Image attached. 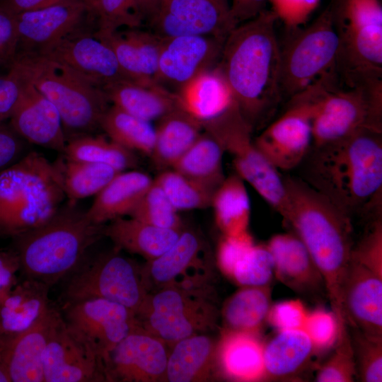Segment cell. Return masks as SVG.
<instances>
[{"instance_id":"cell-1","label":"cell","mask_w":382,"mask_h":382,"mask_svg":"<svg viewBox=\"0 0 382 382\" xmlns=\"http://www.w3.org/2000/svg\"><path fill=\"white\" fill-rule=\"evenodd\" d=\"M277 17L265 9L235 27L225 39L219 63L238 108L253 127L266 120L283 98Z\"/></svg>"},{"instance_id":"cell-2","label":"cell","mask_w":382,"mask_h":382,"mask_svg":"<svg viewBox=\"0 0 382 382\" xmlns=\"http://www.w3.org/2000/svg\"><path fill=\"white\" fill-rule=\"evenodd\" d=\"M289 211L283 220L320 271L340 332L347 326L342 289L354 246L352 217L302 178H284Z\"/></svg>"},{"instance_id":"cell-3","label":"cell","mask_w":382,"mask_h":382,"mask_svg":"<svg viewBox=\"0 0 382 382\" xmlns=\"http://www.w3.org/2000/svg\"><path fill=\"white\" fill-rule=\"evenodd\" d=\"M381 133L364 127L337 141L311 147L301 163L303 180L351 217L369 208L381 209Z\"/></svg>"},{"instance_id":"cell-4","label":"cell","mask_w":382,"mask_h":382,"mask_svg":"<svg viewBox=\"0 0 382 382\" xmlns=\"http://www.w3.org/2000/svg\"><path fill=\"white\" fill-rule=\"evenodd\" d=\"M104 226L91 221L76 203L62 205L46 222L13 238L21 277L49 288L63 281L104 236Z\"/></svg>"},{"instance_id":"cell-5","label":"cell","mask_w":382,"mask_h":382,"mask_svg":"<svg viewBox=\"0 0 382 382\" xmlns=\"http://www.w3.org/2000/svg\"><path fill=\"white\" fill-rule=\"evenodd\" d=\"M8 73L32 84L56 107L67 140L100 127L109 101L100 88L70 66L36 52H18Z\"/></svg>"},{"instance_id":"cell-6","label":"cell","mask_w":382,"mask_h":382,"mask_svg":"<svg viewBox=\"0 0 382 382\" xmlns=\"http://www.w3.org/2000/svg\"><path fill=\"white\" fill-rule=\"evenodd\" d=\"M65 199L57 162L26 154L0 170V236L14 238L42 225Z\"/></svg>"},{"instance_id":"cell-7","label":"cell","mask_w":382,"mask_h":382,"mask_svg":"<svg viewBox=\"0 0 382 382\" xmlns=\"http://www.w3.org/2000/svg\"><path fill=\"white\" fill-rule=\"evenodd\" d=\"M338 82L324 80L297 94L308 107L312 147L342 139L364 127L382 131V81L345 88Z\"/></svg>"},{"instance_id":"cell-8","label":"cell","mask_w":382,"mask_h":382,"mask_svg":"<svg viewBox=\"0 0 382 382\" xmlns=\"http://www.w3.org/2000/svg\"><path fill=\"white\" fill-rule=\"evenodd\" d=\"M114 248L88 256L62 282V303L86 299L111 301L132 310L140 306L149 292L143 267Z\"/></svg>"},{"instance_id":"cell-9","label":"cell","mask_w":382,"mask_h":382,"mask_svg":"<svg viewBox=\"0 0 382 382\" xmlns=\"http://www.w3.org/2000/svg\"><path fill=\"white\" fill-rule=\"evenodd\" d=\"M339 48L333 12L327 8L281 50L282 98L290 99L322 81L338 77Z\"/></svg>"},{"instance_id":"cell-10","label":"cell","mask_w":382,"mask_h":382,"mask_svg":"<svg viewBox=\"0 0 382 382\" xmlns=\"http://www.w3.org/2000/svg\"><path fill=\"white\" fill-rule=\"evenodd\" d=\"M225 152L232 156L236 174L247 182L283 220L289 211L284 178L262 154L251 138L253 128L238 105L221 115L202 123Z\"/></svg>"},{"instance_id":"cell-11","label":"cell","mask_w":382,"mask_h":382,"mask_svg":"<svg viewBox=\"0 0 382 382\" xmlns=\"http://www.w3.org/2000/svg\"><path fill=\"white\" fill-rule=\"evenodd\" d=\"M219 315L210 299L171 286L150 291L134 313L136 325L170 348L180 340L214 329Z\"/></svg>"},{"instance_id":"cell-12","label":"cell","mask_w":382,"mask_h":382,"mask_svg":"<svg viewBox=\"0 0 382 382\" xmlns=\"http://www.w3.org/2000/svg\"><path fill=\"white\" fill-rule=\"evenodd\" d=\"M149 291L171 286L209 299L214 260L197 232H181L174 244L142 266Z\"/></svg>"},{"instance_id":"cell-13","label":"cell","mask_w":382,"mask_h":382,"mask_svg":"<svg viewBox=\"0 0 382 382\" xmlns=\"http://www.w3.org/2000/svg\"><path fill=\"white\" fill-rule=\"evenodd\" d=\"M60 311L66 326L93 350L104 369L112 351L135 324L132 310L103 299L64 303Z\"/></svg>"},{"instance_id":"cell-14","label":"cell","mask_w":382,"mask_h":382,"mask_svg":"<svg viewBox=\"0 0 382 382\" xmlns=\"http://www.w3.org/2000/svg\"><path fill=\"white\" fill-rule=\"evenodd\" d=\"M146 22L149 30L162 38L180 35L226 38L236 27L228 0H161Z\"/></svg>"},{"instance_id":"cell-15","label":"cell","mask_w":382,"mask_h":382,"mask_svg":"<svg viewBox=\"0 0 382 382\" xmlns=\"http://www.w3.org/2000/svg\"><path fill=\"white\" fill-rule=\"evenodd\" d=\"M15 16L18 52H38L77 31L97 30V16L82 0H71Z\"/></svg>"},{"instance_id":"cell-16","label":"cell","mask_w":382,"mask_h":382,"mask_svg":"<svg viewBox=\"0 0 382 382\" xmlns=\"http://www.w3.org/2000/svg\"><path fill=\"white\" fill-rule=\"evenodd\" d=\"M266 159L278 170H291L301 164L313 144L308 107L296 95L286 112L253 140Z\"/></svg>"},{"instance_id":"cell-17","label":"cell","mask_w":382,"mask_h":382,"mask_svg":"<svg viewBox=\"0 0 382 382\" xmlns=\"http://www.w3.org/2000/svg\"><path fill=\"white\" fill-rule=\"evenodd\" d=\"M225 39L210 35L163 38L156 84L176 93L197 75L219 63Z\"/></svg>"},{"instance_id":"cell-18","label":"cell","mask_w":382,"mask_h":382,"mask_svg":"<svg viewBox=\"0 0 382 382\" xmlns=\"http://www.w3.org/2000/svg\"><path fill=\"white\" fill-rule=\"evenodd\" d=\"M168 347L135 323L110 353L105 367V382L164 381Z\"/></svg>"},{"instance_id":"cell-19","label":"cell","mask_w":382,"mask_h":382,"mask_svg":"<svg viewBox=\"0 0 382 382\" xmlns=\"http://www.w3.org/2000/svg\"><path fill=\"white\" fill-rule=\"evenodd\" d=\"M96 30L77 31L36 52L70 66L99 88L129 80L111 48L95 35Z\"/></svg>"},{"instance_id":"cell-20","label":"cell","mask_w":382,"mask_h":382,"mask_svg":"<svg viewBox=\"0 0 382 382\" xmlns=\"http://www.w3.org/2000/svg\"><path fill=\"white\" fill-rule=\"evenodd\" d=\"M43 374L44 382H105L102 362L66 326L62 315L45 350Z\"/></svg>"},{"instance_id":"cell-21","label":"cell","mask_w":382,"mask_h":382,"mask_svg":"<svg viewBox=\"0 0 382 382\" xmlns=\"http://www.w3.org/2000/svg\"><path fill=\"white\" fill-rule=\"evenodd\" d=\"M15 78L20 95L10 126L28 142L63 154L67 139L57 109L32 84Z\"/></svg>"},{"instance_id":"cell-22","label":"cell","mask_w":382,"mask_h":382,"mask_svg":"<svg viewBox=\"0 0 382 382\" xmlns=\"http://www.w3.org/2000/svg\"><path fill=\"white\" fill-rule=\"evenodd\" d=\"M62 317L54 305L31 327L13 337H0V352L11 382H44L43 356Z\"/></svg>"},{"instance_id":"cell-23","label":"cell","mask_w":382,"mask_h":382,"mask_svg":"<svg viewBox=\"0 0 382 382\" xmlns=\"http://www.w3.org/2000/svg\"><path fill=\"white\" fill-rule=\"evenodd\" d=\"M346 324L382 337V276L352 260L342 289Z\"/></svg>"},{"instance_id":"cell-24","label":"cell","mask_w":382,"mask_h":382,"mask_svg":"<svg viewBox=\"0 0 382 382\" xmlns=\"http://www.w3.org/2000/svg\"><path fill=\"white\" fill-rule=\"evenodd\" d=\"M94 34L111 48L129 80L145 86L156 84L163 38L140 28L112 32L96 30Z\"/></svg>"},{"instance_id":"cell-25","label":"cell","mask_w":382,"mask_h":382,"mask_svg":"<svg viewBox=\"0 0 382 382\" xmlns=\"http://www.w3.org/2000/svg\"><path fill=\"white\" fill-rule=\"evenodd\" d=\"M274 262V277L299 294H325L323 278L306 248L292 231L277 233L265 243Z\"/></svg>"},{"instance_id":"cell-26","label":"cell","mask_w":382,"mask_h":382,"mask_svg":"<svg viewBox=\"0 0 382 382\" xmlns=\"http://www.w3.org/2000/svg\"><path fill=\"white\" fill-rule=\"evenodd\" d=\"M263 352L257 335L224 328L217 342L218 372L235 381H264Z\"/></svg>"},{"instance_id":"cell-27","label":"cell","mask_w":382,"mask_h":382,"mask_svg":"<svg viewBox=\"0 0 382 382\" xmlns=\"http://www.w3.org/2000/svg\"><path fill=\"white\" fill-rule=\"evenodd\" d=\"M315 354L303 329L277 331L264 344V381H300Z\"/></svg>"},{"instance_id":"cell-28","label":"cell","mask_w":382,"mask_h":382,"mask_svg":"<svg viewBox=\"0 0 382 382\" xmlns=\"http://www.w3.org/2000/svg\"><path fill=\"white\" fill-rule=\"evenodd\" d=\"M175 93L180 106L202 123L237 104L219 64L197 75Z\"/></svg>"},{"instance_id":"cell-29","label":"cell","mask_w":382,"mask_h":382,"mask_svg":"<svg viewBox=\"0 0 382 382\" xmlns=\"http://www.w3.org/2000/svg\"><path fill=\"white\" fill-rule=\"evenodd\" d=\"M50 288L22 277L0 301V337H13L31 327L52 305Z\"/></svg>"},{"instance_id":"cell-30","label":"cell","mask_w":382,"mask_h":382,"mask_svg":"<svg viewBox=\"0 0 382 382\" xmlns=\"http://www.w3.org/2000/svg\"><path fill=\"white\" fill-rule=\"evenodd\" d=\"M217 342L202 333L179 340L170 348L164 381H208L218 371Z\"/></svg>"},{"instance_id":"cell-31","label":"cell","mask_w":382,"mask_h":382,"mask_svg":"<svg viewBox=\"0 0 382 382\" xmlns=\"http://www.w3.org/2000/svg\"><path fill=\"white\" fill-rule=\"evenodd\" d=\"M109 103L148 122L158 120L180 107L175 93L159 86L120 80L100 88Z\"/></svg>"},{"instance_id":"cell-32","label":"cell","mask_w":382,"mask_h":382,"mask_svg":"<svg viewBox=\"0 0 382 382\" xmlns=\"http://www.w3.org/2000/svg\"><path fill=\"white\" fill-rule=\"evenodd\" d=\"M153 182L147 173L139 170L120 172L96 195L86 211L87 216L95 224L104 225L129 215Z\"/></svg>"},{"instance_id":"cell-33","label":"cell","mask_w":382,"mask_h":382,"mask_svg":"<svg viewBox=\"0 0 382 382\" xmlns=\"http://www.w3.org/2000/svg\"><path fill=\"white\" fill-rule=\"evenodd\" d=\"M183 231L156 227L132 217H121L105 226L103 233L114 247L139 255L149 261L170 248Z\"/></svg>"},{"instance_id":"cell-34","label":"cell","mask_w":382,"mask_h":382,"mask_svg":"<svg viewBox=\"0 0 382 382\" xmlns=\"http://www.w3.org/2000/svg\"><path fill=\"white\" fill-rule=\"evenodd\" d=\"M157 121L150 157L159 167L172 168L203 132L202 124L181 107Z\"/></svg>"},{"instance_id":"cell-35","label":"cell","mask_w":382,"mask_h":382,"mask_svg":"<svg viewBox=\"0 0 382 382\" xmlns=\"http://www.w3.org/2000/svg\"><path fill=\"white\" fill-rule=\"evenodd\" d=\"M272 305L270 284L241 286L221 308L224 329L257 335L267 323Z\"/></svg>"},{"instance_id":"cell-36","label":"cell","mask_w":382,"mask_h":382,"mask_svg":"<svg viewBox=\"0 0 382 382\" xmlns=\"http://www.w3.org/2000/svg\"><path fill=\"white\" fill-rule=\"evenodd\" d=\"M224 152L218 140L203 129L172 168L216 190L226 178L222 161Z\"/></svg>"},{"instance_id":"cell-37","label":"cell","mask_w":382,"mask_h":382,"mask_svg":"<svg viewBox=\"0 0 382 382\" xmlns=\"http://www.w3.org/2000/svg\"><path fill=\"white\" fill-rule=\"evenodd\" d=\"M211 206L223 236L248 231L250 204L245 181L236 173L226 177L214 193Z\"/></svg>"},{"instance_id":"cell-38","label":"cell","mask_w":382,"mask_h":382,"mask_svg":"<svg viewBox=\"0 0 382 382\" xmlns=\"http://www.w3.org/2000/svg\"><path fill=\"white\" fill-rule=\"evenodd\" d=\"M63 154L70 160L104 164L119 171L133 168L138 163L134 151L110 139L91 134L69 138Z\"/></svg>"},{"instance_id":"cell-39","label":"cell","mask_w":382,"mask_h":382,"mask_svg":"<svg viewBox=\"0 0 382 382\" xmlns=\"http://www.w3.org/2000/svg\"><path fill=\"white\" fill-rule=\"evenodd\" d=\"M100 127L113 141L134 152L151 156L155 142V128L150 122L112 105L103 114Z\"/></svg>"},{"instance_id":"cell-40","label":"cell","mask_w":382,"mask_h":382,"mask_svg":"<svg viewBox=\"0 0 382 382\" xmlns=\"http://www.w3.org/2000/svg\"><path fill=\"white\" fill-rule=\"evenodd\" d=\"M57 163L61 171L66 198L71 203L96 195L122 172L110 166L76 161L66 157L58 160Z\"/></svg>"},{"instance_id":"cell-41","label":"cell","mask_w":382,"mask_h":382,"mask_svg":"<svg viewBox=\"0 0 382 382\" xmlns=\"http://www.w3.org/2000/svg\"><path fill=\"white\" fill-rule=\"evenodd\" d=\"M154 181L177 211L210 207L216 191L173 169L162 172Z\"/></svg>"},{"instance_id":"cell-42","label":"cell","mask_w":382,"mask_h":382,"mask_svg":"<svg viewBox=\"0 0 382 382\" xmlns=\"http://www.w3.org/2000/svg\"><path fill=\"white\" fill-rule=\"evenodd\" d=\"M241 286L270 284L274 262L265 244L249 247L237 260L228 276Z\"/></svg>"},{"instance_id":"cell-43","label":"cell","mask_w":382,"mask_h":382,"mask_svg":"<svg viewBox=\"0 0 382 382\" xmlns=\"http://www.w3.org/2000/svg\"><path fill=\"white\" fill-rule=\"evenodd\" d=\"M129 216L159 228L184 229L178 211L154 180Z\"/></svg>"},{"instance_id":"cell-44","label":"cell","mask_w":382,"mask_h":382,"mask_svg":"<svg viewBox=\"0 0 382 382\" xmlns=\"http://www.w3.org/2000/svg\"><path fill=\"white\" fill-rule=\"evenodd\" d=\"M357 369V379L362 382L382 381V337L349 328Z\"/></svg>"},{"instance_id":"cell-45","label":"cell","mask_w":382,"mask_h":382,"mask_svg":"<svg viewBox=\"0 0 382 382\" xmlns=\"http://www.w3.org/2000/svg\"><path fill=\"white\" fill-rule=\"evenodd\" d=\"M357 379L355 359L349 327L339 335L334 352L318 369L315 381L318 382H352Z\"/></svg>"},{"instance_id":"cell-46","label":"cell","mask_w":382,"mask_h":382,"mask_svg":"<svg viewBox=\"0 0 382 382\" xmlns=\"http://www.w3.org/2000/svg\"><path fill=\"white\" fill-rule=\"evenodd\" d=\"M303 330L309 337L316 354L334 347L340 335L335 313L324 308L308 312Z\"/></svg>"},{"instance_id":"cell-47","label":"cell","mask_w":382,"mask_h":382,"mask_svg":"<svg viewBox=\"0 0 382 382\" xmlns=\"http://www.w3.org/2000/svg\"><path fill=\"white\" fill-rule=\"evenodd\" d=\"M142 23L132 12L129 0H100L96 31L112 32L122 27L140 28Z\"/></svg>"},{"instance_id":"cell-48","label":"cell","mask_w":382,"mask_h":382,"mask_svg":"<svg viewBox=\"0 0 382 382\" xmlns=\"http://www.w3.org/2000/svg\"><path fill=\"white\" fill-rule=\"evenodd\" d=\"M351 260L382 276V220L378 215L361 241L353 246Z\"/></svg>"},{"instance_id":"cell-49","label":"cell","mask_w":382,"mask_h":382,"mask_svg":"<svg viewBox=\"0 0 382 382\" xmlns=\"http://www.w3.org/2000/svg\"><path fill=\"white\" fill-rule=\"evenodd\" d=\"M308 311L299 299H290L272 304L267 323L279 330L303 329Z\"/></svg>"},{"instance_id":"cell-50","label":"cell","mask_w":382,"mask_h":382,"mask_svg":"<svg viewBox=\"0 0 382 382\" xmlns=\"http://www.w3.org/2000/svg\"><path fill=\"white\" fill-rule=\"evenodd\" d=\"M272 11L289 28L303 24L320 0H268Z\"/></svg>"},{"instance_id":"cell-51","label":"cell","mask_w":382,"mask_h":382,"mask_svg":"<svg viewBox=\"0 0 382 382\" xmlns=\"http://www.w3.org/2000/svg\"><path fill=\"white\" fill-rule=\"evenodd\" d=\"M18 46L15 16L0 8V66L9 67L17 54Z\"/></svg>"},{"instance_id":"cell-52","label":"cell","mask_w":382,"mask_h":382,"mask_svg":"<svg viewBox=\"0 0 382 382\" xmlns=\"http://www.w3.org/2000/svg\"><path fill=\"white\" fill-rule=\"evenodd\" d=\"M21 139L10 125L0 124V170L21 158L23 151Z\"/></svg>"},{"instance_id":"cell-53","label":"cell","mask_w":382,"mask_h":382,"mask_svg":"<svg viewBox=\"0 0 382 382\" xmlns=\"http://www.w3.org/2000/svg\"><path fill=\"white\" fill-rule=\"evenodd\" d=\"M21 265L18 256L13 249H0V301L16 284Z\"/></svg>"},{"instance_id":"cell-54","label":"cell","mask_w":382,"mask_h":382,"mask_svg":"<svg viewBox=\"0 0 382 382\" xmlns=\"http://www.w3.org/2000/svg\"><path fill=\"white\" fill-rule=\"evenodd\" d=\"M20 95L18 80L8 73L0 76V124L10 119L17 104Z\"/></svg>"},{"instance_id":"cell-55","label":"cell","mask_w":382,"mask_h":382,"mask_svg":"<svg viewBox=\"0 0 382 382\" xmlns=\"http://www.w3.org/2000/svg\"><path fill=\"white\" fill-rule=\"evenodd\" d=\"M268 0H231V14L236 26L250 20L265 8Z\"/></svg>"},{"instance_id":"cell-56","label":"cell","mask_w":382,"mask_h":382,"mask_svg":"<svg viewBox=\"0 0 382 382\" xmlns=\"http://www.w3.org/2000/svg\"><path fill=\"white\" fill-rule=\"evenodd\" d=\"M71 0H0V8L16 15L25 11L42 9Z\"/></svg>"},{"instance_id":"cell-57","label":"cell","mask_w":382,"mask_h":382,"mask_svg":"<svg viewBox=\"0 0 382 382\" xmlns=\"http://www.w3.org/2000/svg\"><path fill=\"white\" fill-rule=\"evenodd\" d=\"M132 12L142 21H147L151 15L148 0H129Z\"/></svg>"},{"instance_id":"cell-58","label":"cell","mask_w":382,"mask_h":382,"mask_svg":"<svg viewBox=\"0 0 382 382\" xmlns=\"http://www.w3.org/2000/svg\"><path fill=\"white\" fill-rule=\"evenodd\" d=\"M0 382H11L6 362L0 352Z\"/></svg>"},{"instance_id":"cell-59","label":"cell","mask_w":382,"mask_h":382,"mask_svg":"<svg viewBox=\"0 0 382 382\" xmlns=\"http://www.w3.org/2000/svg\"><path fill=\"white\" fill-rule=\"evenodd\" d=\"M82 1L84 3H86L97 16V11H98L100 0H82Z\"/></svg>"},{"instance_id":"cell-60","label":"cell","mask_w":382,"mask_h":382,"mask_svg":"<svg viewBox=\"0 0 382 382\" xmlns=\"http://www.w3.org/2000/svg\"><path fill=\"white\" fill-rule=\"evenodd\" d=\"M148 1H149L150 10H151V15H150V17H151V16L153 14V13L155 11L156 8L159 5L161 0H148Z\"/></svg>"}]
</instances>
